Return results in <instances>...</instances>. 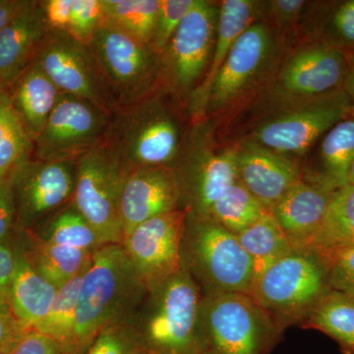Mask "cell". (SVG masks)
<instances>
[{"label": "cell", "mask_w": 354, "mask_h": 354, "mask_svg": "<svg viewBox=\"0 0 354 354\" xmlns=\"http://www.w3.org/2000/svg\"><path fill=\"white\" fill-rule=\"evenodd\" d=\"M147 295L121 244L100 247L81 279L75 329L78 353L104 328L134 318Z\"/></svg>", "instance_id": "obj_1"}, {"label": "cell", "mask_w": 354, "mask_h": 354, "mask_svg": "<svg viewBox=\"0 0 354 354\" xmlns=\"http://www.w3.org/2000/svg\"><path fill=\"white\" fill-rule=\"evenodd\" d=\"M102 146L127 174L143 167H174L181 151V129L160 88L114 111Z\"/></svg>", "instance_id": "obj_2"}, {"label": "cell", "mask_w": 354, "mask_h": 354, "mask_svg": "<svg viewBox=\"0 0 354 354\" xmlns=\"http://www.w3.org/2000/svg\"><path fill=\"white\" fill-rule=\"evenodd\" d=\"M181 265L199 286L202 295H250L254 283L252 261L237 235L216 221L187 214Z\"/></svg>", "instance_id": "obj_3"}, {"label": "cell", "mask_w": 354, "mask_h": 354, "mask_svg": "<svg viewBox=\"0 0 354 354\" xmlns=\"http://www.w3.org/2000/svg\"><path fill=\"white\" fill-rule=\"evenodd\" d=\"M330 290L325 262L309 249H293L254 281L250 295L283 333L301 325Z\"/></svg>", "instance_id": "obj_4"}, {"label": "cell", "mask_w": 354, "mask_h": 354, "mask_svg": "<svg viewBox=\"0 0 354 354\" xmlns=\"http://www.w3.org/2000/svg\"><path fill=\"white\" fill-rule=\"evenodd\" d=\"M281 335L250 295L202 297L197 322L201 354H270Z\"/></svg>", "instance_id": "obj_5"}, {"label": "cell", "mask_w": 354, "mask_h": 354, "mask_svg": "<svg viewBox=\"0 0 354 354\" xmlns=\"http://www.w3.org/2000/svg\"><path fill=\"white\" fill-rule=\"evenodd\" d=\"M202 297L183 268L148 292L135 321L151 353L201 354L197 322Z\"/></svg>", "instance_id": "obj_6"}, {"label": "cell", "mask_w": 354, "mask_h": 354, "mask_svg": "<svg viewBox=\"0 0 354 354\" xmlns=\"http://www.w3.org/2000/svg\"><path fill=\"white\" fill-rule=\"evenodd\" d=\"M88 48L116 111L137 104L160 88V55L151 44L102 24Z\"/></svg>", "instance_id": "obj_7"}, {"label": "cell", "mask_w": 354, "mask_h": 354, "mask_svg": "<svg viewBox=\"0 0 354 354\" xmlns=\"http://www.w3.org/2000/svg\"><path fill=\"white\" fill-rule=\"evenodd\" d=\"M218 13L213 2L195 0L160 55V90L181 100L194 94L213 57Z\"/></svg>", "instance_id": "obj_8"}, {"label": "cell", "mask_w": 354, "mask_h": 354, "mask_svg": "<svg viewBox=\"0 0 354 354\" xmlns=\"http://www.w3.org/2000/svg\"><path fill=\"white\" fill-rule=\"evenodd\" d=\"M127 172L104 146L76 160V181L71 203L95 228L104 244L123 241L121 193Z\"/></svg>", "instance_id": "obj_9"}, {"label": "cell", "mask_w": 354, "mask_h": 354, "mask_svg": "<svg viewBox=\"0 0 354 354\" xmlns=\"http://www.w3.org/2000/svg\"><path fill=\"white\" fill-rule=\"evenodd\" d=\"M111 114L81 97L62 93L38 138L32 157L44 160H77L104 145Z\"/></svg>", "instance_id": "obj_10"}, {"label": "cell", "mask_w": 354, "mask_h": 354, "mask_svg": "<svg viewBox=\"0 0 354 354\" xmlns=\"http://www.w3.org/2000/svg\"><path fill=\"white\" fill-rule=\"evenodd\" d=\"M351 104L341 90L307 100L301 106L268 120L254 133L258 145L288 157L304 153L339 121L351 116Z\"/></svg>", "instance_id": "obj_11"}, {"label": "cell", "mask_w": 354, "mask_h": 354, "mask_svg": "<svg viewBox=\"0 0 354 354\" xmlns=\"http://www.w3.org/2000/svg\"><path fill=\"white\" fill-rule=\"evenodd\" d=\"M34 64L60 92L93 102L109 113L116 111L90 48L68 32L46 31Z\"/></svg>", "instance_id": "obj_12"}, {"label": "cell", "mask_w": 354, "mask_h": 354, "mask_svg": "<svg viewBox=\"0 0 354 354\" xmlns=\"http://www.w3.org/2000/svg\"><path fill=\"white\" fill-rule=\"evenodd\" d=\"M76 160L26 158L11 174L16 220L24 227L43 223L71 202Z\"/></svg>", "instance_id": "obj_13"}, {"label": "cell", "mask_w": 354, "mask_h": 354, "mask_svg": "<svg viewBox=\"0 0 354 354\" xmlns=\"http://www.w3.org/2000/svg\"><path fill=\"white\" fill-rule=\"evenodd\" d=\"M187 212L176 209L141 223L121 246L148 292L183 269L181 244Z\"/></svg>", "instance_id": "obj_14"}, {"label": "cell", "mask_w": 354, "mask_h": 354, "mask_svg": "<svg viewBox=\"0 0 354 354\" xmlns=\"http://www.w3.org/2000/svg\"><path fill=\"white\" fill-rule=\"evenodd\" d=\"M181 208L188 215L208 218L209 211L234 184L239 181L236 150L228 149L212 153L202 149H186L179 153L174 167Z\"/></svg>", "instance_id": "obj_15"}, {"label": "cell", "mask_w": 354, "mask_h": 354, "mask_svg": "<svg viewBox=\"0 0 354 354\" xmlns=\"http://www.w3.org/2000/svg\"><path fill=\"white\" fill-rule=\"evenodd\" d=\"M272 50L271 30L265 23H254L242 32L214 80L205 111H218L243 95L260 76Z\"/></svg>", "instance_id": "obj_16"}, {"label": "cell", "mask_w": 354, "mask_h": 354, "mask_svg": "<svg viewBox=\"0 0 354 354\" xmlns=\"http://www.w3.org/2000/svg\"><path fill=\"white\" fill-rule=\"evenodd\" d=\"M178 209H183L180 191L172 167H143L129 172L121 193L123 239L141 223Z\"/></svg>", "instance_id": "obj_17"}, {"label": "cell", "mask_w": 354, "mask_h": 354, "mask_svg": "<svg viewBox=\"0 0 354 354\" xmlns=\"http://www.w3.org/2000/svg\"><path fill=\"white\" fill-rule=\"evenodd\" d=\"M349 55L322 43L309 44L286 62L279 75L286 94L306 100L341 90Z\"/></svg>", "instance_id": "obj_18"}, {"label": "cell", "mask_w": 354, "mask_h": 354, "mask_svg": "<svg viewBox=\"0 0 354 354\" xmlns=\"http://www.w3.org/2000/svg\"><path fill=\"white\" fill-rule=\"evenodd\" d=\"M335 190L321 177L304 174L272 208V215L295 249L310 245L322 225Z\"/></svg>", "instance_id": "obj_19"}, {"label": "cell", "mask_w": 354, "mask_h": 354, "mask_svg": "<svg viewBox=\"0 0 354 354\" xmlns=\"http://www.w3.org/2000/svg\"><path fill=\"white\" fill-rule=\"evenodd\" d=\"M239 183L268 212L304 176L290 158L247 142L236 150Z\"/></svg>", "instance_id": "obj_20"}, {"label": "cell", "mask_w": 354, "mask_h": 354, "mask_svg": "<svg viewBox=\"0 0 354 354\" xmlns=\"http://www.w3.org/2000/svg\"><path fill=\"white\" fill-rule=\"evenodd\" d=\"M46 31L38 0H31L29 6L0 31V93L7 94L34 64Z\"/></svg>", "instance_id": "obj_21"}, {"label": "cell", "mask_w": 354, "mask_h": 354, "mask_svg": "<svg viewBox=\"0 0 354 354\" xmlns=\"http://www.w3.org/2000/svg\"><path fill=\"white\" fill-rule=\"evenodd\" d=\"M258 2L251 0H225L218 13V29L213 57L206 76L190 97V109L195 118L205 113L207 99L214 80L225 64L228 53L242 32L254 24Z\"/></svg>", "instance_id": "obj_22"}, {"label": "cell", "mask_w": 354, "mask_h": 354, "mask_svg": "<svg viewBox=\"0 0 354 354\" xmlns=\"http://www.w3.org/2000/svg\"><path fill=\"white\" fill-rule=\"evenodd\" d=\"M62 94L50 78L32 64L7 92L14 113L34 143Z\"/></svg>", "instance_id": "obj_23"}, {"label": "cell", "mask_w": 354, "mask_h": 354, "mask_svg": "<svg viewBox=\"0 0 354 354\" xmlns=\"http://www.w3.org/2000/svg\"><path fill=\"white\" fill-rule=\"evenodd\" d=\"M57 290L36 271L24 253H17L9 306L22 332L38 329L50 313Z\"/></svg>", "instance_id": "obj_24"}, {"label": "cell", "mask_w": 354, "mask_h": 354, "mask_svg": "<svg viewBox=\"0 0 354 354\" xmlns=\"http://www.w3.org/2000/svg\"><path fill=\"white\" fill-rule=\"evenodd\" d=\"M354 247V185L335 191L320 230L306 249L321 259Z\"/></svg>", "instance_id": "obj_25"}, {"label": "cell", "mask_w": 354, "mask_h": 354, "mask_svg": "<svg viewBox=\"0 0 354 354\" xmlns=\"http://www.w3.org/2000/svg\"><path fill=\"white\" fill-rule=\"evenodd\" d=\"M301 327L320 330L335 339L344 353L354 354V298L339 291H328Z\"/></svg>", "instance_id": "obj_26"}, {"label": "cell", "mask_w": 354, "mask_h": 354, "mask_svg": "<svg viewBox=\"0 0 354 354\" xmlns=\"http://www.w3.org/2000/svg\"><path fill=\"white\" fill-rule=\"evenodd\" d=\"M31 252L24 254L41 276L57 288L82 274L93 253L44 241L35 235Z\"/></svg>", "instance_id": "obj_27"}, {"label": "cell", "mask_w": 354, "mask_h": 354, "mask_svg": "<svg viewBox=\"0 0 354 354\" xmlns=\"http://www.w3.org/2000/svg\"><path fill=\"white\" fill-rule=\"evenodd\" d=\"M237 239L252 261L254 281L270 266L295 249L271 212L242 230Z\"/></svg>", "instance_id": "obj_28"}, {"label": "cell", "mask_w": 354, "mask_h": 354, "mask_svg": "<svg viewBox=\"0 0 354 354\" xmlns=\"http://www.w3.org/2000/svg\"><path fill=\"white\" fill-rule=\"evenodd\" d=\"M321 169L310 172L341 188L348 184L354 162V116L339 121L324 135L318 151Z\"/></svg>", "instance_id": "obj_29"}, {"label": "cell", "mask_w": 354, "mask_h": 354, "mask_svg": "<svg viewBox=\"0 0 354 354\" xmlns=\"http://www.w3.org/2000/svg\"><path fill=\"white\" fill-rule=\"evenodd\" d=\"M36 235L50 243L91 253L106 245L71 202L44 221Z\"/></svg>", "instance_id": "obj_30"}, {"label": "cell", "mask_w": 354, "mask_h": 354, "mask_svg": "<svg viewBox=\"0 0 354 354\" xmlns=\"http://www.w3.org/2000/svg\"><path fill=\"white\" fill-rule=\"evenodd\" d=\"M104 24L151 44L155 34L160 0H102Z\"/></svg>", "instance_id": "obj_31"}, {"label": "cell", "mask_w": 354, "mask_h": 354, "mask_svg": "<svg viewBox=\"0 0 354 354\" xmlns=\"http://www.w3.org/2000/svg\"><path fill=\"white\" fill-rule=\"evenodd\" d=\"M84 272L58 288L50 313L35 330L53 337L76 354H79L75 344L77 305Z\"/></svg>", "instance_id": "obj_32"}, {"label": "cell", "mask_w": 354, "mask_h": 354, "mask_svg": "<svg viewBox=\"0 0 354 354\" xmlns=\"http://www.w3.org/2000/svg\"><path fill=\"white\" fill-rule=\"evenodd\" d=\"M267 213L239 180L214 205L207 220L216 221L237 235Z\"/></svg>", "instance_id": "obj_33"}, {"label": "cell", "mask_w": 354, "mask_h": 354, "mask_svg": "<svg viewBox=\"0 0 354 354\" xmlns=\"http://www.w3.org/2000/svg\"><path fill=\"white\" fill-rule=\"evenodd\" d=\"M32 153V142L14 113L8 95L0 93V180Z\"/></svg>", "instance_id": "obj_34"}, {"label": "cell", "mask_w": 354, "mask_h": 354, "mask_svg": "<svg viewBox=\"0 0 354 354\" xmlns=\"http://www.w3.org/2000/svg\"><path fill=\"white\" fill-rule=\"evenodd\" d=\"M135 317L104 328L79 354H151Z\"/></svg>", "instance_id": "obj_35"}, {"label": "cell", "mask_w": 354, "mask_h": 354, "mask_svg": "<svg viewBox=\"0 0 354 354\" xmlns=\"http://www.w3.org/2000/svg\"><path fill=\"white\" fill-rule=\"evenodd\" d=\"M320 41L354 53V0L339 2L328 11L320 25Z\"/></svg>", "instance_id": "obj_36"}, {"label": "cell", "mask_w": 354, "mask_h": 354, "mask_svg": "<svg viewBox=\"0 0 354 354\" xmlns=\"http://www.w3.org/2000/svg\"><path fill=\"white\" fill-rule=\"evenodd\" d=\"M104 24L102 0H73L68 34L88 46Z\"/></svg>", "instance_id": "obj_37"}, {"label": "cell", "mask_w": 354, "mask_h": 354, "mask_svg": "<svg viewBox=\"0 0 354 354\" xmlns=\"http://www.w3.org/2000/svg\"><path fill=\"white\" fill-rule=\"evenodd\" d=\"M195 0H160L157 27L151 46L162 55Z\"/></svg>", "instance_id": "obj_38"}, {"label": "cell", "mask_w": 354, "mask_h": 354, "mask_svg": "<svg viewBox=\"0 0 354 354\" xmlns=\"http://www.w3.org/2000/svg\"><path fill=\"white\" fill-rule=\"evenodd\" d=\"M322 260L329 272L330 290L354 298V247L342 249Z\"/></svg>", "instance_id": "obj_39"}, {"label": "cell", "mask_w": 354, "mask_h": 354, "mask_svg": "<svg viewBox=\"0 0 354 354\" xmlns=\"http://www.w3.org/2000/svg\"><path fill=\"white\" fill-rule=\"evenodd\" d=\"M6 354H76L64 344L38 330H23Z\"/></svg>", "instance_id": "obj_40"}, {"label": "cell", "mask_w": 354, "mask_h": 354, "mask_svg": "<svg viewBox=\"0 0 354 354\" xmlns=\"http://www.w3.org/2000/svg\"><path fill=\"white\" fill-rule=\"evenodd\" d=\"M17 253L14 252L6 242L0 243V312L12 317L9 297L15 274ZM14 319V318H13Z\"/></svg>", "instance_id": "obj_41"}, {"label": "cell", "mask_w": 354, "mask_h": 354, "mask_svg": "<svg viewBox=\"0 0 354 354\" xmlns=\"http://www.w3.org/2000/svg\"><path fill=\"white\" fill-rule=\"evenodd\" d=\"M39 4L48 31H68L73 0H41Z\"/></svg>", "instance_id": "obj_42"}, {"label": "cell", "mask_w": 354, "mask_h": 354, "mask_svg": "<svg viewBox=\"0 0 354 354\" xmlns=\"http://www.w3.org/2000/svg\"><path fill=\"white\" fill-rule=\"evenodd\" d=\"M16 221L11 174L0 180V243L6 242Z\"/></svg>", "instance_id": "obj_43"}, {"label": "cell", "mask_w": 354, "mask_h": 354, "mask_svg": "<svg viewBox=\"0 0 354 354\" xmlns=\"http://www.w3.org/2000/svg\"><path fill=\"white\" fill-rule=\"evenodd\" d=\"M272 12L277 24L283 28L290 27L297 22L306 1L302 0H276L271 2Z\"/></svg>", "instance_id": "obj_44"}, {"label": "cell", "mask_w": 354, "mask_h": 354, "mask_svg": "<svg viewBox=\"0 0 354 354\" xmlns=\"http://www.w3.org/2000/svg\"><path fill=\"white\" fill-rule=\"evenodd\" d=\"M22 333L13 317L0 312V353H3Z\"/></svg>", "instance_id": "obj_45"}, {"label": "cell", "mask_w": 354, "mask_h": 354, "mask_svg": "<svg viewBox=\"0 0 354 354\" xmlns=\"http://www.w3.org/2000/svg\"><path fill=\"white\" fill-rule=\"evenodd\" d=\"M31 0H0V31L8 25Z\"/></svg>", "instance_id": "obj_46"}, {"label": "cell", "mask_w": 354, "mask_h": 354, "mask_svg": "<svg viewBox=\"0 0 354 354\" xmlns=\"http://www.w3.org/2000/svg\"><path fill=\"white\" fill-rule=\"evenodd\" d=\"M342 88L348 95L353 109L351 116H354V53H349L348 70Z\"/></svg>", "instance_id": "obj_47"}, {"label": "cell", "mask_w": 354, "mask_h": 354, "mask_svg": "<svg viewBox=\"0 0 354 354\" xmlns=\"http://www.w3.org/2000/svg\"><path fill=\"white\" fill-rule=\"evenodd\" d=\"M348 184H351V185H354V162L353 165H351V171H349L348 177Z\"/></svg>", "instance_id": "obj_48"}, {"label": "cell", "mask_w": 354, "mask_h": 354, "mask_svg": "<svg viewBox=\"0 0 354 354\" xmlns=\"http://www.w3.org/2000/svg\"><path fill=\"white\" fill-rule=\"evenodd\" d=\"M7 353V351H3V353H0V354H6Z\"/></svg>", "instance_id": "obj_49"}, {"label": "cell", "mask_w": 354, "mask_h": 354, "mask_svg": "<svg viewBox=\"0 0 354 354\" xmlns=\"http://www.w3.org/2000/svg\"><path fill=\"white\" fill-rule=\"evenodd\" d=\"M172 354H176V353H172Z\"/></svg>", "instance_id": "obj_50"}, {"label": "cell", "mask_w": 354, "mask_h": 354, "mask_svg": "<svg viewBox=\"0 0 354 354\" xmlns=\"http://www.w3.org/2000/svg\"><path fill=\"white\" fill-rule=\"evenodd\" d=\"M151 354H152V353H151Z\"/></svg>", "instance_id": "obj_51"}]
</instances>
